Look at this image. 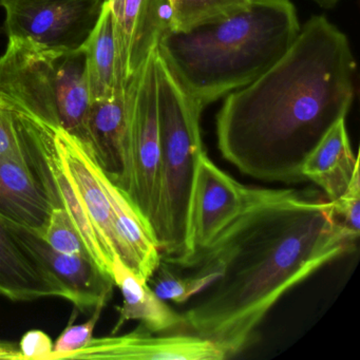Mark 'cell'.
<instances>
[{
  "label": "cell",
  "instance_id": "obj_1",
  "mask_svg": "<svg viewBox=\"0 0 360 360\" xmlns=\"http://www.w3.org/2000/svg\"><path fill=\"white\" fill-rule=\"evenodd\" d=\"M319 193L257 187L246 210L186 269L220 277L182 314L227 359L248 349L278 301L358 240Z\"/></svg>",
  "mask_w": 360,
  "mask_h": 360
},
{
  "label": "cell",
  "instance_id": "obj_2",
  "mask_svg": "<svg viewBox=\"0 0 360 360\" xmlns=\"http://www.w3.org/2000/svg\"><path fill=\"white\" fill-rule=\"evenodd\" d=\"M355 72L345 33L323 15L309 18L269 70L226 96L217 115L223 159L256 180L305 182L303 162L349 113Z\"/></svg>",
  "mask_w": 360,
  "mask_h": 360
},
{
  "label": "cell",
  "instance_id": "obj_3",
  "mask_svg": "<svg viewBox=\"0 0 360 360\" xmlns=\"http://www.w3.org/2000/svg\"><path fill=\"white\" fill-rule=\"evenodd\" d=\"M300 28L290 0H250L246 9L226 18L169 31L157 50L181 87L204 109L269 70Z\"/></svg>",
  "mask_w": 360,
  "mask_h": 360
},
{
  "label": "cell",
  "instance_id": "obj_4",
  "mask_svg": "<svg viewBox=\"0 0 360 360\" xmlns=\"http://www.w3.org/2000/svg\"><path fill=\"white\" fill-rule=\"evenodd\" d=\"M157 104L161 189L153 233L161 250L162 261L184 269L191 256V195L198 163L205 151L200 125L203 108L181 87L159 53Z\"/></svg>",
  "mask_w": 360,
  "mask_h": 360
},
{
  "label": "cell",
  "instance_id": "obj_5",
  "mask_svg": "<svg viewBox=\"0 0 360 360\" xmlns=\"http://www.w3.org/2000/svg\"><path fill=\"white\" fill-rule=\"evenodd\" d=\"M0 103L48 127L65 130L87 149L91 96L83 48L50 49L9 39L0 58Z\"/></svg>",
  "mask_w": 360,
  "mask_h": 360
},
{
  "label": "cell",
  "instance_id": "obj_6",
  "mask_svg": "<svg viewBox=\"0 0 360 360\" xmlns=\"http://www.w3.org/2000/svg\"><path fill=\"white\" fill-rule=\"evenodd\" d=\"M157 49L126 85L127 139L117 185L153 231L161 189V147L157 104ZM155 236V235H153Z\"/></svg>",
  "mask_w": 360,
  "mask_h": 360
},
{
  "label": "cell",
  "instance_id": "obj_7",
  "mask_svg": "<svg viewBox=\"0 0 360 360\" xmlns=\"http://www.w3.org/2000/svg\"><path fill=\"white\" fill-rule=\"evenodd\" d=\"M103 4L104 0H0L9 39L69 51L83 48Z\"/></svg>",
  "mask_w": 360,
  "mask_h": 360
},
{
  "label": "cell",
  "instance_id": "obj_8",
  "mask_svg": "<svg viewBox=\"0 0 360 360\" xmlns=\"http://www.w3.org/2000/svg\"><path fill=\"white\" fill-rule=\"evenodd\" d=\"M257 187L246 186L202 153L195 172L189 214V245L193 257L207 250L235 222L254 198Z\"/></svg>",
  "mask_w": 360,
  "mask_h": 360
},
{
  "label": "cell",
  "instance_id": "obj_9",
  "mask_svg": "<svg viewBox=\"0 0 360 360\" xmlns=\"http://www.w3.org/2000/svg\"><path fill=\"white\" fill-rule=\"evenodd\" d=\"M143 326L124 335L94 337L69 359L224 360L212 341L193 334L153 335Z\"/></svg>",
  "mask_w": 360,
  "mask_h": 360
},
{
  "label": "cell",
  "instance_id": "obj_10",
  "mask_svg": "<svg viewBox=\"0 0 360 360\" xmlns=\"http://www.w3.org/2000/svg\"><path fill=\"white\" fill-rule=\"evenodd\" d=\"M0 296L12 301L58 297L71 302L68 288L0 217Z\"/></svg>",
  "mask_w": 360,
  "mask_h": 360
},
{
  "label": "cell",
  "instance_id": "obj_11",
  "mask_svg": "<svg viewBox=\"0 0 360 360\" xmlns=\"http://www.w3.org/2000/svg\"><path fill=\"white\" fill-rule=\"evenodd\" d=\"M8 222V221H7ZM20 241L47 265L70 292L71 302L81 309L105 307L112 296L115 281L89 256L63 254L50 248L41 236L12 224Z\"/></svg>",
  "mask_w": 360,
  "mask_h": 360
},
{
  "label": "cell",
  "instance_id": "obj_12",
  "mask_svg": "<svg viewBox=\"0 0 360 360\" xmlns=\"http://www.w3.org/2000/svg\"><path fill=\"white\" fill-rule=\"evenodd\" d=\"M51 129L63 164L87 210L101 248L112 266L117 255V239L113 231L110 203L98 179L96 162L75 136L60 128Z\"/></svg>",
  "mask_w": 360,
  "mask_h": 360
},
{
  "label": "cell",
  "instance_id": "obj_13",
  "mask_svg": "<svg viewBox=\"0 0 360 360\" xmlns=\"http://www.w3.org/2000/svg\"><path fill=\"white\" fill-rule=\"evenodd\" d=\"M96 162V161H94ZM101 184L108 197L117 239V255L122 262L143 281L148 282L162 261L153 231L134 204L96 163Z\"/></svg>",
  "mask_w": 360,
  "mask_h": 360
},
{
  "label": "cell",
  "instance_id": "obj_14",
  "mask_svg": "<svg viewBox=\"0 0 360 360\" xmlns=\"http://www.w3.org/2000/svg\"><path fill=\"white\" fill-rule=\"evenodd\" d=\"M52 210L30 164L0 158V217L41 237Z\"/></svg>",
  "mask_w": 360,
  "mask_h": 360
},
{
  "label": "cell",
  "instance_id": "obj_15",
  "mask_svg": "<svg viewBox=\"0 0 360 360\" xmlns=\"http://www.w3.org/2000/svg\"><path fill=\"white\" fill-rule=\"evenodd\" d=\"M126 90V89H125ZM125 90L91 101L87 120V151L115 184L123 174L127 139Z\"/></svg>",
  "mask_w": 360,
  "mask_h": 360
},
{
  "label": "cell",
  "instance_id": "obj_16",
  "mask_svg": "<svg viewBox=\"0 0 360 360\" xmlns=\"http://www.w3.org/2000/svg\"><path fill=\"white\" fill-rule=\"evenodd\" d=\"M83 50L91 101L110 98L126 89L127 65L115 16L107 1L103 4L100 18L84 44Z\"/></svg>",
  "mask_w": 360,
  "mask_h": 360
},
{
  "label": "cell",
  "instance_id": "obj_17",
  "mask_svg": "<svg viewBox=\"0 0 360 360\" xmlns=\"http://www.w3.org/2000/svg\"><path fill=\"white\" fill-rule=\"evenodd\" d=\"M111 276L123 296V304L120 307L119 320L113 334L131 320L140 322L141 326L155 334L185 328L182 314L174 311L167 304V301L158 297L148 282L136 277L117 255L112 261Z\"/></svg>",
  "mask_w": 360,
  "mask_h": 360
},
{
  "label": "cell",
  "instance_id": "obj_18",
  "mask_svg": "<svg viewBox=\"0 0 360 360\" xmlns=\"http://www.w3.org/2000/svg\"><path fill=\"white\" fill-rule=\"evenodd\" d=\"M358 167L359 158L354 155L345 120H341L307 155L301 174L333 201L345 193Z\"/></svg>",
  "mask_w": 360,
  "mask_h": 360
},
{
  "label": "cell",
  "instance_id": "obj_19",
  "mask_svg": "<svg viewBox=\"0 0 360 360\" xmlns=\"http://www.w3.org/2000/svg\"><path fill=\"white\" fill-rule=\"evenodd\" d=\"M174 30L170 0H143L130 37L127 53V79L155 51L162 37Z\"/></svg>",
  "mask_w": 360,
  "mask_h": 360
},
{
  "label": "cell",
  "instance_id": "obj_20",
  "mask_svg": "<svg viewBox=\"0 0 360 360\" xmlns=\"http://www.w3.org/2000/svg\"><path fill=\"white\" fill-rule=\"evenodd\" d=\"M219 277L220 273L217 271H193L191 275L180 276L169 264L161 261L148 284L164 301L184 304L207 290Z\"/></svg>",
  "mask_w": 360,
  "mask_h": 360
},
{
  "label": "cell",
  "instance_id": "obj_21",
  "mask_svg": "<svg viewBox=\"0 0 360 360\" xmlns=\"http://www.w3.org/2000/svg\"><path fill=\"white\" fill-rule=\"evenodd\" d=\"M172 4L174 30L188 31L242 11L250 0H172Z\"/></svg>",
  "mask_w": 360,
  "mask_h": 360
},
{
  "label": "cell",
  "instance_id": "obj_22",
  "mask_svg": "<svg viewBox=\"0 0 360 360\" xmlns=\"http://www.w3.org/2000/svg\"><path fill=\"white\" fill-rule=\"evenodd\" d=\"M41 238L56 252L91 257L81 231L64 208L52 210L49 223Z\"/></svg>",
  "mask_w": 360,
  "mask_h": 360
},
{
  "label": "cell",
  "instance_id": "obj_23",
  "mask_svg": "<svg viewBox=\"0 0 360 360\" xmlns=\"http://www.w3.org/2000/svg\"><path fill=\"white\" fill-rule=\"evenodd\" d=\"M104 307L94 309V315L84 323L67 326L53 343V353L51 360H66L70 354L79 351L85 347L92 338L96 324L100 319L101 313Z\"/></svg>",
  "mask_w": 360,
  "mask_h": 360
},
{
  "label": "cell",
  "instance_id": "obj_24",
  "mask_svg": "<svg viewBox=\"0 0 360 360\" xmlns=\"http://www.w3.org/2000/svg\"><path fill=\"white\" fill-rule=\"evenodd\" d=\"M330 202L337 220L353 235H360V172L356 169L349 187L342 195Z\"/></svg>",
  "mask_w": 360,
  "mask_h": 360
},
{
  "label": "cell",
  "instance_id": "obj_25",
  "mask_svg": "<svg viewBox=\"0 0 360 360\" xmlns=\"http://www.w3.org/2000/svg\"><path fill=\"white\" fill-rule=\"evenodd\" d=\"M22 360H51L53 342L43 330L27 332L18 343Z\"/></svg>",
  "mask_w": 360,
  "mask_h": 360
},
{
  "label": "cell",
  "instance_id": "obj_26",
  "mask_svg": "<svg viewBox=\"0 0 360 360\" xmlns=\"http://www.w3.org/2000/svg\"><path fill=\"white\" fill-rule=\"evenodd\" d=\"M0 360H22V356L13 343L0 341Z\"/></svg>",
  "mask_w": 360,
  "mask_h": 360
},
{
  "label": "cell",
  "instance_id": "obj_27",
  "mask_svg": "<svg viewBox=\"0 0 360 360\" xmlns=\"http://www.w3.org/2000/svg\"><path fill=\"white\" fill-rule=\"evenodd\" d=\"M313 1L320 7L324 8V9H330L338 3L339 0H313Z\"/></svg>",
  "mask_w": 360,
  "mask_h": 360
},
{
  "label": "cell",
  "instance_id": "obj_28",
  "mask_svg": "<svg viewBox=\"0 0 360 360\" xmlns=\"http://www.w3.org/2000/svg\"><path fill=\"white\" fill-rule=\"evenodd\" d=\"M170 1H172V0H170Z\"/></svg>",
  "mask_w": 360,
  "mask_h": 360
}]
</instances>
